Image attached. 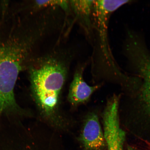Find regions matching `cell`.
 Returning a JSON list of instances; mask_svg holds the SVG:
<instances>
[{"label": "cell", "mask_w": 150, "mask_h": 150, "mask_svg": "<svg viewBox=\"0 0 150 150\" xmlns=\"http://www.w3.org/2000/svg\"><path fill=\"white\" fill-rule=\"evenodd\" d=\"M32 70L31 77L39 108L53 127L65 129L67 122L61 110V96L69 64L64 55L54 52Z\"/></svg>", "instance_id": "6da1fadb"}, {"label": "cell", "mask_w": 150, "mask_h": 150, "mask_svg": "<svg viewBox=\"0 0 150 150\" xmlns=\"http://www.w3.org/2000/svg\"><path fill=\"white\" fill-rule=\"evenodd\" d=\"M29 42L14 36L0 39V77L17 79L27 55Z\"/></svg>", "instance_id": "7a4b0ae2"}, {"label": "cell", "mask_w": 150, "mask_h": 150, "mask_svg": "<svg viewBox=\"0 0 150 150\" xmlns=\"http://www.w3.org/2000/svg\"><path fill=\"white\" fill-rule=\"evenodd\" d=\"M119 99L112 97L103 114V132L108 150H124L125 133L120 125Z\"/></svg>", "instance_id": "3957f363"}, {"label": "cell", "mask_w": 150, "mask_h": 150, "mask_svg": "<svg viewBox=\"0 0 150 150\" xmlns=\"http://www.w3.org/2000/svg\"><path fill=\"white\" fill-rule=\"evenodd\" d=\"M119 8L117 2L108 0L95 1L94 3L93 14L95 21V28L98 33L100 48L103 56L110 65H115L110 55L107 38V31L109 18L114 11Z\"/></svg>", "instance_id": "277c9868"}, {"label": "cell", "mask_w": 150, "mask_h": 150, "mask_svg": "<svg viewBox=\"0 0 150 150\" xmlns=\"http://www.w3.org/2000/svg\"><path fill=\"white\" fill-rule=\"evenodd\" d=\"M79 140L86 150H104L106 144L98 115L91 112L84 119Z\"/></svg>", "instance_id": "5b68a950"}, {"label": "cell", "mask_w": 150, "mask_h": 150, "mask_svg": "<svg viewBox=\"0 0 150 150\" xmlns=\"http://www.w3.org/2000/svg\"><path fill=\"white\" fill-rule=\"evenodd\" d=\"M84 67L78 68L74 74L69 88L68 100L72 106H76L89 100L99 86H89L84 80L83 77Z\"/></svg>", "instance_id": "8992f818"}, {"label": "cell", "mask_w": 150, "mask_h": 150, "mask_svg": "<svg viewBox=\"0 0 150 150\" xmlns=\"http://www.w3.org/2000/svg\"><path fill=\"white\" fill-rule=\"evenodd\" d=\"M70 9L79 21L86 33L89 34L92 25L91 16L93 14L94 1H69Z\"/></svg>", "instance_id": "52a82bcc"}, {"label": "cell", "mask_w": 150, "mask_h": 150, "mask_svg": "<svg viewBox=\"0 0 150 150\" xmlns=\"http://www.w3.org/2000/svg\"><path fill=\"white\" fill-rule=\"evenodd\" d=\"M136 70L142 80V99L146 109L150 113V56L139 62Z\"/></svg>", "instance_id": "ba28073f"}, {"label": "cell", "mask_w": 150, "mask_h": 150, "mask_svg": "<svg viewBox=\"0 0 150 150\" xmlns=\"http://www.w3.org/2000/svg\"><path fill=\"white\" fill-rule=\"evenodd\" d=\"M37 6L42 7L49 6H57L61 7L65 12H69L70 9L69 1H35Z\"/></svg>", "instance_id": "9c48e42d"}, {"label": "cell", "mask_w": 150, "mask_h": 150, "mask_svg": "<svg viewBox=\"0 0 150 150\" xmlns=\"http://www.w3.org/2000/svg\"><path fill=\"white\" fill-rule=\"evenodd\" d=\"M128 150H136L135 149H134V148H133L131 147H128Z\"/></svg>", "instance_id": "30bf717a"}]
</instances>
